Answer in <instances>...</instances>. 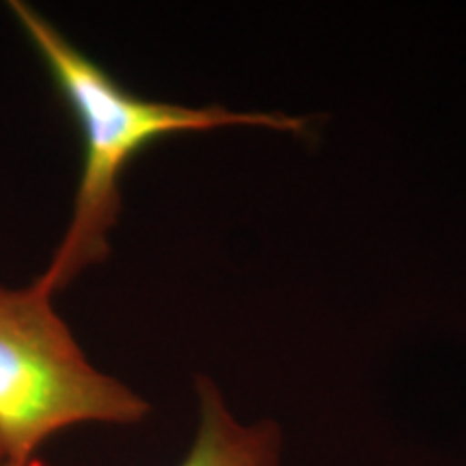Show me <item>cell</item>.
Masks as SVG:
<instances>
[{"label":"cell","instance_id":"cell-3","mask_svg":"<svg viewBox=\"0 0 466 466\" xmlns=\"http://www.w3.org/2000/svg\"><path fill=\"white\" fill-rule=\"evenodd\" d=\"M199 423L177 466H279L281 428L272 421L242 423L209 378H197Z\"/></svg>","mask_w":466,"mask_h":466},{"label":"cell","instance_id":"cell-1","mask_svg":"<svg viewBox=\"0 0 466 466\" xmlns=\"http://www.w3.org/2000/svg\"><path fill=\"white\" fill-rule=\"evenodd\" d=\"M9 11L42 58V66L72 113L83 141L72 217L48 266L35 279L37 288L52 299L89 268L106 261L110 236L124 206L121 179L130 162L156 141L175 134L212 132L229 126H253L289 134L307 130V119L281 113H244L225 106H184L147 100L126 89L33 5L14 0Z\"/></svg>","mask_w":466,"mask_h":466},{"label":"cell","instance_id":"cell-4","mask_svg":"<svg viewBox=\"0 0 466 466\" xmlns=\"http://www.w3.org/2000/svg\"><path fill=\"white\" fill-rule=\"evenodd\" d=\"M0 466H28V464H20V462H14V460L0 456Z\"/></svg>","mask_w":466,"mask_h":466},{"label":"cell","instance_id":"cell-2","mask_svg":"<svg viewBox=\"0 0 466 466\" xmlns=\"http://www.w3.org/2000/svg\"><path fill=\"white\" fill-rule=\"evenodd\" d=\"M50 294L0 283V456L33 466L52 436L86 423L134 425L151 406L89 363Z\"/></svg>","mask_w":466,"mask_h":466}]
</instances>
